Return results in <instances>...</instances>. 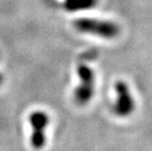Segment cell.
Listing matches in <instances>:
<instances>
[{"mask_svg": "<svg viewBox=\"0 0 152 151\" xmlns=\"http://www.w3.org/2000/svg\"><path fill=\"white\" fill-rule=\"evenodd\" d=\"M3 81H4V78H3V75L1 73H0V85H2V82H3Z\"/></svg>", "mask_w": 152, "mask_h": 151, "instance_id": "6", "label": "cell"}, {"mask_svg": "<svg viewBox=\"0 0 152 151\" xmlns=\"http://www.w3.org/2000/svg\"><path fill=\"white\" fill-rule=\"evenodd\" d=\"M77 31L83 34H93L103 38H114L119 34V27L110 21L97 19H77L73 22Z\"/></svg>", "mask_w": 152, "mask_h": 151, "instance_id": "1", "label": "cell"}, {"mask_svg": "<svg viewBox=\"0 0 152 151\" xmlns=\"http://www.w3.org/2000/svg\"><path fill=\"white\" fill-rule=\"evenodd\" d=\"M77 76L80 78V85L74 91V100L77 105L83 106L91 100L94 94V73L86 64H80L77 66Z\"/></svg>", "mask_w": 152, "mask_h": 151, "instance_id": "2", "label": "cell"}, {"mask_svg": "<svg viewBox=\"0 0 152 151\" xmlns=\"http://www.w3.org/2000/svg\"><path fill=\"white\" fill-rule=\"evenodd\" d=\"M115 90L117 93L113 111L119 117H128L134 110V100L130 91L128 85L123 81H118L115 83Z\"/></svg>", "mask_w": 152, "mask_h": 151, "instance_id": "3", "label": "cell"}, {"mask_svg": "<svg viewBox=\"0 0 152 151\" xmlns=\"http://www.w3.org/2000/svg\"><path fill=\"white\" fill-rule=\"evenodd\" d=\"M97 0H66L65 8L68 11H79L91 8Z\"/></svg>", "mask_w": 152, "mask_h": 151, "instance_id": "5", "label": "cell"}, {"mask_svg": "<svg viewBox=\"0 0 152 151\" xmlns=\"http://www.w3.org/2000/svg\"><path fill=\"white\" fill-rule=\"evenodd\" d=\"M30 123L33 128L31 144L34 149H41L46 142L45 130L49 124V117L43 111H35L31 114Z\"/></svg>", "mask_w": 152, "mask_h": 151, "instance_id": "4", "label": "cell"}]
</instances>
